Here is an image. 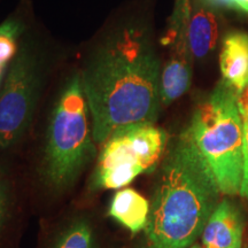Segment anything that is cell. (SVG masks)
<instances>
[{
  "instance_id": "4",
  "label": "cell",
  "mask_w": 248,
  "mask_h": 248,
  "mask_svg": "<svg viewBox=\"0 0 248 248\" xmlns=\"http://www.w3.org/2000/svg\"><path fill=\"white\" fill-rule=\"evenodd\" d=\"M79 73L68 77L52 107L45 135L42 175L54 191L70 188L97 154Z\"/></svg>"
},
{
  "instance_id": "13",
  "label": "cell",
  "mask_w": 248,
  "mask_h": 248,
  "mask_svg": "<svg viewBox=\"0 0 248 248\" xmlns=\"http://www.w3.org/2000/svg\"><path fill=\"white\" fill-rule=\"evenodd\" d=\"M24 29L23 20L17 16L8 17L0 24V69L7 68L16 55Z\"/></svg>"
},
{
  "instance_id": "2",
  "label": "cell",
  "mask_w": 248,
  "mask_h": 248,
  "mask_svg": "<svg viewBox=\"0 0 248 248\" xmlns=\"http://www.w3.org/2000/svg\"><path fill=\"white\" fill-rule=\"evenodd\" d=\"M221 194L206 163L182 132L162 163L144 230L146 248H190L202 233Z\"/></svg>"
},
{
  "instance_id": "3",
  "label": "cell",
  "mask_w": 248,
  "mask_h": 248,
  "mask_svg": "<svg viewBox=\"0 0 248 248\" xmlns=\"http://www.w3.org/2000/svg\"><path fill=\"white\" fill-rule=\"evenodd\" d=\"M212 172L222 194H240L244 131L238 94L224 80L198 104L184 131Z\"/></svg>"
},
{
  "instance_id": "17",
  "label": "cell",
  "mask_w": 248,
  "mask_h": 248,
  "mask_svg": "<svg viewBox=\"0 0 248 248\" xmlns=\"http://www.w3.org/2000/svg\"><path fill=\"white\" fill-rule=\"evenodd\" d=\"M6 70H7V68H1V69H0V91H1V86H2V82H4V78H5Z\"/></svg>"
},
{
  "instance_id": "14",
  "label": "cell",
  "mask_w": 248,
  "mask_h": 248,
  "mask_svg": "<svg viewBox=\"0 0 248 248\" xmlns=\"http://www.w3.org/2000/svg\"><path fill=\"white\" fill-rule=\"evenodd\" d=\"M238 106L243 120L244 131V177L240 195L245 200H248V86L238 94Z\"/></svg>"
},
{
  "instance_id": "11",
  "label": "cell",
  "mask_w": 248,
  "mask_h": 248,
  "mask_svg": "<svg viewBox=\"0 0 248 248\" xmlns=\"http://www.w3.org/2000/svg\"><path fill=\"white\" fill-rule=\"evenodd\" d=\"M187 36L192 58L202 59L213 51L218 38V23L213 12L201 6L194 8Z\"/></svg>"
},
{
  "instance_id": "16",
  "label": "cell",
  "mask_w": 248,
  "mask_h": 248,
  "mask_svg": "<svg viewBox=\"0 0 248 248\" xmlns=\"http://www.w3.org/2000/svg\"><path fill=\"white\" fill-rule=\"evenodd\" d=\"M8 210V193L4 179L0 177V232L5 224Z\"/></svg>"
},
{
  "instance_id": "10",
  "label": "cell",
  "mask_w": 248,
  "mask_h": 248,
  "mask_svg": "<svg viewBox=\"0 0 248 248\" xmlns=\"http://www.w3.org/2000/svg\"><path fill=\"white\" fill-rule=\"evenodd\" d=\"M151 204L145 197L133 188H121L110 201L108 214L132 235L145 230L150 217Z\"/></svg>"
},
{
  "instance_id": "7",
  "label": "cell",
  "mask_w": 248,
  "mask_h": 248,
  "mask_svg": "<svg viewBox=\"0 0 248 248\" xmlns=\"http://www.w3.org/2000/svg\"><path fill=\"white\" fill-rule=\"evenodd\" d=\"M192 13L190 0H175L170 24L163 44L169 57L161 74V100L169 106L186 92L192 80V54L188 46V24Z\"/></svg>"
},
{
  "instance_id": "1",
  "label": "cell",
  "mask_w": 248,
  "mask_h": 248,
  "mask_svg": "<svg viewBox=\"0 0 248 248\" xmlns=\"http://www.w3.org/2000/svg\"><path fill=\"white\" fill-rule=\"evenodd\" d=\"M79 74L97 145L124 126L156 121L162 70L142 24L126 18L110 28Z\"/></svg>"
},
{
  "instance_id": "5",
  "label": "cell",
  "mask_w": 248,
  "mask_h": 248,
  "mask_svg": "<svg viewBox=\"0 0 248 248\" xmlns=\"http://www.w3.org/2000/svg\"><path fill=\"white\" fill-rule=\"evenodd\" d=\"M23 37L0 91V152L17 144L29 130L44 84L43 49L31 37Z\"/></svg>"
},
{
  "instance_id": "12",
  "label": "cell",
  "mask_w": 248,
  "mask_h": 248,
  "mask_svg": "<svg viewBox=\"0 0 248 248\" xmlns=\"http://www.w3.org/2000/svg\"><path fill=\"white\" fill-rule=\"evenodd\" d=\"M49 248H98L97 235L88 219L77 218L55 238Z\"/></svg>"
},
{
  "instance_id": "15",
  "label": "cell",
  "mask_w": 248,
  "mask_h": 248,
  "mask_svg": "<svg viewBox=\"0 0 248 248\" xmlns=\"http://www.w3.org/2000/svg\"><path fill=\"white\" fill-rule=\"evenodd\" d=\"M206 4L248 13V0H203Z\"/></svg>"
},
{
  "instance_id": "18",
  "label": "cell",
  "mask_w": 248,
  "mask_h": 248,
  "mask_svg": "<svg viewBox=\"0 0 248 248\" xmlns=\"http://www.w3.org/2000/svg\"><path fill=\"white\" fill-rule=\"evenodd\" d=\"M190 248H202V245H200V244H198V243H194Z\"/></svg>"
},
{
  "instance_id": "8",
  "label": "cell",
  "mask_w": 248,
  "mask_h": 248,
  "mask_svg": "<svg viewBox=\"0 0 248 248\" xmlns=\"http://www.w3.org/2000/svg\"><path fill=\"white\" fill-rule=\"evenodd\" d=\"M245 219L229 199L219 201L201 233L202 248H241Z\"/></svg>"
},
{
  "instance_id": "6",
  "label": "cell",
  "mask_w": 248,
  "mask_h": 248,
  "mask_svg": "<svg viewBox=\"0 0 248 248\" xmlns=\"http://www.w3.org/2000/svg\"><path fill=\"white\" fill-rule=\"evenodd\" d=\"M167 133L154 123L124 126L104 144L92 175V190H120L156 168L167 146Z\"/></svg>"
},
{
  "instance_id": "9",
  "label": "cell",
  "mask_w": 248,
  "mask_h": 248,
  "mask_svg": "<svg viewBox=\"0 0 248 248\" xmlns=\"http://www.w3.org/2000/svg\"><path fill=\"white\" fill-rule=\"evenodd\" d=\"M223 80L237 94L248 86V35L244 32L230 33L225 37L219 57Z\"/></svg>"
}]
</instances>
